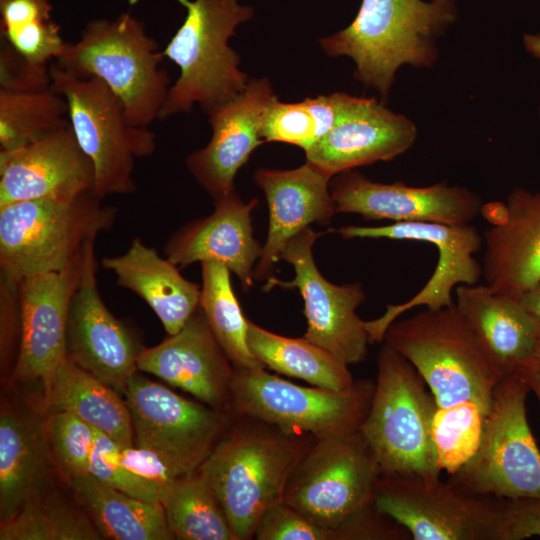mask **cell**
<instances>
[{
	"label": "cell",
	"mask_w": 540,
	"mask_h": 540,
	"mask_svg": "<svg viewBox=\"0 0 540 540\" xmlns=\"http://www.w3.org/2000/svg\"><path fill=\"white\" fill-rule=\"evenodd\" d=\"M276 98L267 78L249 80L239 95L208 114L210 141L187 157L186 166L214 200L234 191L238 170L264 142V116Z\"/></svg>",
	"instance_id": "obj_22"
},
{
	"label": "cell",
	"mask_w": 540,
	"mask_h": 540,
	"mask_svg": "<svg viewBox=\"0 0 540 540\" xmlns=\"http://www.w3.org/2000/svg\"><path fill=\"white\" fill-rule=\"evenodd\" d=\"M119 457L128 470L142 480L157 486L162 494L176 480L187 475L157 452L137 445L120 446Z\"/></svg>",
	"instance_id": "obj_43"
},
{
	"label": "cell",
	"mask_w": 540,
	"mask_h": 540,
	"mask_svg": "<svg viewBox=\"0 0 540 540\" xmlns=\"http://www.w3.org/2000/svg\"><path fill=\"white\" fill-rule=\"evenodd\" d=\"M538 113H539V118H540V105H539V108H538Z\"/></svg>",
	"instance_id": "obj_48"
},
{
	"label": "cell",
	"mask_w": 540,
	"mask_h": 540,
	"mask_svg": "<svg viewBox=\"0 0 540 540\" xmlns=\"http://www.w3.org/2000/svg\"><path fill=\"white\" fill-rule=\"evenodd\" d=\"M530 389L518 375L497 384L475 455L449 480L498 498H540V450L526 413Z\"/></svg>",
	"instance_id": "obj_11"
},
{
	"label": "cell",
	"mask_w": 540,
	"mask_h": 540,
	"mask_svg": "<svg viewBox=\"0 0 540 540\" xmlns=\"http://www.w3.org/2000/svg\"><path fill=\"white\" fill-rule=\"evenodd\" d=\"M0 13L1 38L28 61L48 64L63 52L50 0H0Z\"/></svg>",
	"instance_id": "obj_36"
},
{
	"label": "cell",
	"mask_w": 540,
	"mask_h": 540,
	"mask_svg": "<svg viewBox=\"0 0 540 540\" xmlns=\"http://www.w3.org/2000/svg\"><path fill=\"white\" fill-rule=\"evenodd\" d=\"M214 202L210 215L186 224L171 236L164 247L165 256L179 268L196 262L221 263L239 278L243 291H248L262 251L252 227L251 213L258 201L244 203L234 190Z\"/></svg>",
	"instance_id": "obj_24"
},
{
	"label": "cell",
	"mask_w": 540,
	"mask_h": 540,
	"mask_svg": "<svg viewBox=\"0 0 540 540\" xmlns=\"http://www.w3.org/2000/svg\"><path fill=\"white\" fill-rule=\"evenodd\" d=\"M380 476L360 429L318 438L292 471L283 500L341 540L342 528L374 502Z\"/></svg>",
	"instance_id": "obj_9"
},
{
	"label": "cell",
	"mask_w": 540,
	"mask_h": 540,
	"mask_svg": "<svg viewBox=\"0 0 540 540\" xmlns=\"http://www.w3.org/2000/svg\"><path fill=\"white\" fill-rule=\"evenodd\" d=\"M120 446L97 430L89 474L128 495L147 502L161 503V490L134 475L120 461Z\"/></svg>",
	"instance_id": "obj_40"
},
{
	"label": "cell",
	"mask_w": 540,
	"mask_h": 540,
	"mask_svg": "<svg viewBox=\"0 0 540 540\" xmlns=\"http://www.w3.org/2000/svg\"><path fill=\"white\" fill-rule=\"evenodd\" d=\"M368 414L360 427L381 468V474L440 477L432 440L437 408L417 369L383 343Z\"/></svg>",
	"instance_id": "obj_7"
},
{
	"label": "cell",
	"mask_w": 540,
	"mask_h": 540,
	"mask_svg": "<svg viewBox=\"0 0 540 540\" xmlns=\"http://www.w3.org/2000/svg\"><path fill=\"white\" fill-rule=\"evenodd\" d=\"M456 16L453 0H363L354 21L320 44L330 56L352 58L355 78L378 90L383 103L400 66L433 65L435 40Z\"/></svg>",
	"instance_id": "obj_2"
},
{
	"label": "cell",
	"mask_w": 540,
	"mask_h": 540,
	"mask_svg": "<svg viewBox=\"0 0 540 540\" xmlns=\"http://www.w3.org/2000/svg\"><path fill=\"white\" fill-rule=\"evenodd\" d=\"M416 137L417 128L407 117L375 98L350 96L331 130L305 150L306 161L332 177L391 160L407 151Z\"/></svg>",
	"instance_id": "obj_21"
},
{
	"label": "cell",
	"mask_w": 540,
	"mask_h": 540,
	"mask_svg": "<svg viewBox=\"0 0 540 540\" xmlns=\"http://www.w3.org/2000/svg\"><path fill=\"white\" fill-rule=\"evenodd\" d=\"M158 43L130 12L89 21L54 61L80 77H95L121 100L128 120L148 127L160 118L170 89Z\"/></svg>",
	"instance_id": "obj_5"
},
{
	"label": "cell",
	"mask_w": 540,
	"mask_h": 540,
	"mask_svg": "<svg viewBox=\"0 0 540 540\" xmlns=\"http://www.w3.org/2000/svg\"><path fill=\"white\" fill-rule=\"evenodd\" d=\"M487 413L473 401L437 407L432 420V440L440 472L455 474L476 453Z\"/></svg>",
	"instance_id": "obj_37"
},
{
	"label": "cell",
	"mask_w": 540,
	"mask_h": 540,
	"mask_svg": "<svg viewBox=\"0 0 540 540\" xmlns=\"http://www.w3.org/2000/svg\"><path fill=\"white\" fill-rule=\"evenodd\" d=\"M78 502L92 518L98 532L115 540L174 539L161 503L128 495L90 474L70 479Z\"/></svg>",
	"instance_id": "obj_30"
},
{
	"label": "cell",
	"mask_w": 540,
	"mask_h": 540,
	"mask_svg": "<svg viewBox=\"0 0 540 540\" xmlns=\"http://www.w3.org/2000/svg\"><path fill=\"white\" fill-rule=\"evenodd\" d=\"M177 1L187 15L162 52L178 67L179 76L169 89L160 119L189 112L196 103L210 114L249 82L229 39L239 24L252 17V8L238 0Z\"/></svg>",
	"instance_id": "obj_6"
},
{
	"label": "cell",
	"mask_w": 540,
	"mask_h": 540,
	"mask_svg": "<svg viewBox=\"0 0 540 540\" xmlns=\"http://www.w3.org/2000/svg\"><path fill=\"white\" fill-rule=\"evenodd\" d=\"M455 305L503 372L519 375L540 346V323L518 299L487 284L459 285Z\"/></svg>",
	"instance_id": "obj_26"
},
{
	"label": "cell",
	"mask_w": 540,
	"mask_h": 540,
	"mask_svg": "<svg viewBox=\"0 0 540 540\" xmlns=\"http://www.w3.org/2000/svg\"><path fill=\"white\" fill-rule=\"evenodd\" d=\"M374 387L369 379L355 380L346 390L306 387L270 374L265 367L236 369L232 409L318 439L359 430Z\"/></svg>",
	"instance_id": "obj_12"
},
{
	"label": "cell",
	"mask_w": 540,
	"mask_h": 540,
	"mask_svg": "<svg viewBox=\"0 0 540 540\" xmlns=\"http://www.w3.org/2000/svg\"><path fill=\"white\" fill-rule=\"evenodd\" d=\"M117 209L88 192L70 199H35L0 208V277L22 279L65 270L77 262Z\"/></svg>",
	"instance_id": "obj_4"
},
{
	"label": "cell",
	"mask_w": 540,
	"mask_h": 540,
	"mask_svg": "<svg viewBox=\"0 0 540 540\" xmlns=\"http://www.w3.org/2000/svg\"><path fill=\"white\" fill-rule=\"evenodd\" d=\"M102 538L93 521L68 505L35 500L1 522V540H95Z\"/></svg>",
	"instance_id": "obj_38"
},
{
	"label": "cell",
	"mask_w": 540,
	"mask_h": 540,
	"mask_svg": "<svg viewBox=\"0 0 540 540\" xmlns=\"http://www.w3.org/2000/svg\"><path fill=\"white\" fill-rule=\"evenodd\" d=\"M247 342L256 359L279 374L332 390H346L355 383L347 364L304 337L281 336L248 319Z\"/></svg>",
	"instance_id": "obj_31"
},
{
	"label": "cell",
	"mask_w": 540,
	"mask_h": 540,
	"mask_svg": "<svg viewBox=\"0 0 540 540\" xmlns=\"http://www.w3.org/2000/svg\"><path fill=\"white\" fill-rule=\"evenodd\" d=\"M49 87H51L50 65L28 61L2 39L0 89L31 91Z\"/></svg>",
	"instance_id": "obj_42"
},
{
	"label": "cell",
	"mask_w": 540,
	"mask_h": 540,
	"mask_svg": "<svg viewBox=\"0 0 540 540\" xmlns=\"http://www.w3.org/2000/svg\"><path fill=\"white\" fill-rule=\"evenodd\" d=\"M87 250L65 270L30 276L18 283L20 341L12 374L15 380L41 381L45 386L67 358L68 311Z\"/></svg>",
	"instance_id": "obj_18"
},
{
	"label": "cell",
	"mask_w": 540,
	"mask_h": 540,
	"mask_svg": "<svg viewBox=\"0 0 540 540\" xmlns=\"http://www.w3.org/2000/svg\"><path fill=\"white\" fill-rule=\"evenodd\" d=\"M374 502L413 540H505L504 498L470 492L449 479L381 474Z\"/></svg>",
	"instance_id": "obj_10"
},
{
	"label": "cell",
	"mask_w": 540,
	"mask_h": 540,
	"mask_svg": "<svg viewBox=\"0 0 540 540\" xmlns=\"http://www.w3.org/2000/svg\"><path fill=\"white\" fill-rule=\"evenodd\" d=\"M123 395L136 445L157 452L185 474L201 466L235 414L188 400L137 372Z\"/></svg>",
	"instance_id": "obj_13"
},
{
	"label": "cell",
	"mask_w": 540,
	"mask_h": 540,
	"mask_svg": "<svg viewBox=\"0 0 540 540\" xmlns=\"http://www.w3.org/2000/svg\"><path fill=\"white\" fill-rule=\"evenodd\" d=\"M383 342L417 369L437 407L473 401L488 415L505 375L455 303L394 321Z\"/></svg>",
	"instance_id": "obj_3"
},
{
	"label": "cell",
	"mask_w": 540,
	"mask_h": 540,
	"mask_svg": "<svg viewBox=\"0 0 540 540\" xmlns=\"http://www.w3.org/2000/svg\"><path fill=\"white\" fill-rule=\"evenodd\" d=\"M315 437L235 413L198 468L237 540L254 538L264 511L283 500L288 479Z\"/></svg>",
	"instance_id": "obj_1"
},
{
	"label": "cell",
	"mask_w": 540,
	"mask_h": 540,
	"mask_svg": "<svg viewBox=\"0 0 540 540\" xmlns=\"http://www.w3.org/2000/svg\"><path fill=\"white\" fill-rule=\"evenodd\" d=\"M349 98L340 92L297 103H283L276 98L265 113L261 138L293 144L305 151L331 130Z\"/></svg>",
	"instance_id": "obj_35"
},
{
	"label": "cell",
	"mask_w": 540,
	"mask_h": 540,
	"mask_svg": "<svg viewBox=\"0 0 540 540\" xmlns=\"http://www.w3.org/2000/svg\"><path fill=\"white\" fill-rule=\"evenodd\" d=\"M518 376L526 382L540 404V346L532 362Z\"/></svg>",
	"instance_id": "obj_45"
},
{
	"label": "cell",
	"mask_w": 540,
	"mask_h": 540,
	"mask_svg": "<svg viewBox=\"0 0 540 540\" xmlns=\"http://www.w3.org/2000/svg\"><path fill=\"white\" fill-rule=\"evenodd\" d=\"M201 275L200 308L234 367H264L249 348L248 319L243 315L233 291L229 269L218 262H202Z\"/></svg>",
	"instance_id": "obj_33"
},
{
	"label": "cell",
	"mask_w": 540,
	"mask_h": 540,
	"mask_svg": "<svg viewBox=\"0 0 540 540\" xmlns=\"http://www.w3.org/2000/svg\"><path fill=\"white\" fill-rule=\"evenodd\" d=\"M334 231L344 239L420 241L434 245L438 251L437 265L421 290L404 303L387 305L379 318L365 321L370 344L382 342L388 327L406 311L419 306L431 310L451 306L453 289L477 284L483 276L482 264L474 257L483 246V235L471 223L396 222L383 226L349 225Z\"/></svg>",
	"instance_id": "obj_15"
},
{
	"label": "cell",
	"mask_w": 540,
	"mask_h": 540,
	"mask_svg": "<svg viewBox=\"0 0 540 540\" xmlns=\"http://www.w3.org/2000/svg\"><path fill=\"white\" fill-rule=\"evenodd\" d=\"M505 540L540 537V498H504Z\"/></svg>",
	"instance_id": "obj_44"
},
{
	"label": "cell",
	"mask_w": 540,
	"mask_h": 540,
	"mask_svg": "<svg viewBox=\"0 0 540 540\" xmlns=\"http://www.w3.org/2000/svg\"><path fill=\"white\" fill-rule=\"evenodd\" d=\"M525 49L535 58L540 59V32L536 34H525L523 37Z\"/></svg>",
	"instance_id": "obj_47"
},
{
	"label": "cell",
	"mask_w": 540,
	"mask_h": 540,
	"mask_svg": "<svg viewBox=\"0 0 540 540\" xmlns=\"http://www.w3.org/2000/svg\"><path fill=\"white\" fill-rule=\"evenodd\" d=\"M496 209L483 233L482 275L494 291L518 299L540 282V191L515 188Z\"/></svg>",
	"instance_id": "obj_23"
},
{
	"label": "cell",
	"mask_w": 540,
	"mask_h": 540,
	"mask_svg": "<svg viewBox=\"0 0 540 540\" xmlns=\"http://www.w3.org/2000/svg\"><path fill=\"white\" fill-rule=\"evenodd\" d=\"M168 528L179 540H237L210 485L198 469L162 494Z\"/></svg>",
	"instance_id": "obj_32"
},
{
	"label": "cell",
	"mask_w": 540,
	"mask_h": 540,
	"mask_svg": "<svg viewBox=\"0 0 540 540\" xmlns=\"http://www.w3.org/2000/svg\"><path fill=\"white\" fill-rule=\"evenodd\" d=\"M94 169L67 126L21 148L0 150V208L92 192Z\"/></svg>",
	"instance_id": "obj_20"
},
{
	"label": "cell",
	"mask_w": 540,
	"mask_h": 540,
	"mask_svg": "<svg viewBox=\"0 0 540 540\" xmlns=\"http://www.w3.org/2000/svg\"><path fill=\"white\" fill-rule=\"evenodd\" d=\"M69 124L64 97L42 90L0 89V150H14Z\"/></svg>",
	"instance_id": "obj_34"
},
{
	"label": "cell",
	"mask_w": 540,
	"mask_h": 540,
	"mask_svg": "<svg viewBox=\"0 0 540 540\" xmlns=\"http://www.w3.org/2000/svg\"><path fill=\"white\" fill-rule=\"evenodd\" d=\"M257 540H337L335 532L306 517L284 500L270 506L259 518Z\"/></svg>",
	"instance_id": "obj_41"
},
{
	"label": "cell",
	"mask_w": 540,
	"mask_h": 540,
	"mask_svg": "<svg viewBox=\"0 0 540 540\" xmlns=\"http://www.w3.org/2000/svg\"><path fill=\"white\" fill-rule=\"evenodd\" d=\"M101 265L114 274L118 286L148 304L168 335L180 331L200 306L201 285L183 277L177 265L139 237L124 253L104 257Z\"/></svg>",
	"instance_id": "obj_27"
},
{
	"label": "cell",
	"mask_w": 540,
	"mask_h": 540,
	"mask_svg": "<svg viewBox=\"0 0 540 540\" xmlns=\"http://www.w3.org/2000/svg\"><path fill=\"white\" fill-rule=\"evenodd\" d=\"M55 411L75 414L121 447L133 446L134 431L125 399L116 390L66 358L44 386Z\"/></svg>",
	"instance_id": "obj_29"
},
{
	"label": "cell",
	"mask_w": 540,
	"mask_h": 540,
	"mask_svg": "<svg viewBox=\"0 0 540 540\" xmlns=\"http://www.w3.org/2000/svg\"><path fill=\"white\" fill-rule=\"evenodd\" d=\"M45 426L50 451L69 479L89 474L97 429L65 411L53 412Z\"/></svg>",
	"instance_id": "obj_39"
},
{
	"label": "cell",
	"mask_w": 540,
	"mask_h": 540,
	"mask_svg": "<svg viewBox=\"0 0 540 540\" xmlns=\"http://www.w3.org/2000/svg\"><path fill=\"white\" fill-rule=\"evenodd\" d=\"M50 77L51 88L66 100L77 142L93 165V195L102 200L134 193L136 160L156 151L155 133L133 125L121 100L98 78L76 76L55 62Z\"/></svg>",
	"instance_id": "obj_8"
},
{
	"label": "cell",
	"mask_w": 540,
	"mask_h": 540,
	"mask_svg": "<svg viewBox=\"0 0 540 540\" xmlns=\"http://www.w3.org/2000/svg\"><path fill=\"white\" fill-rule=\"evenodd\" d=\"M336 213L361 215L366 220L470 224L483 209L481 198L468 188L446 182L425 187L402 182H374L348 170L337 174L331 187Z\"/></svg>",
	"instance_id": "obj_17"
},
{
	"label": "cell",
	"mask_w": 540,
	"mask_h": 540,
	"mask_svg": "<svg viewBox=\"0 0 540 540\" xmlns=\"http://www.w3.org/2000/svg\"><path fill=\"white\" fill-rule=\"evenodd\" d=\"M94 245L86 253L83 274L70 302L66 324V355L123 395L128 379L138 371L142 347L124 321L105 305L96 281Z\"/></svg>",
	"instance_id": "obj_16"
},
{
	"label": "cell",
	"mask_w": 540,
	"mask_h": 540,
	"mask_svg": "<svg viewBox=\"0 0 540 540\" xmlns=\"http://www.w3.org/2000/svg\"><path fill=\"white\" fill-rule=\"evenodd\" d=\"M137 368L210 407L234 412L232 383L236 368L213 335L200 306L180 331L154 347L143 348Z\"/></svg>",
	"instance_id": "obj_19"
},
{
	"label": "cell",
	"mask_w": 540,
	"mask_h": 540,
	"mask_svg": "<svg viewBox=\"0 0 540 540\" xmlns=\"http://www.w3.org/2000/svg\"><path fill=\"white\" fill-rule=\"evenodd\" d=\"M49 443L37 419L2 410L0 417V520L6 521L37 500Z\"/></svg>",
	"instance_id": "obj_28"
},
{
	"label": "cell",
	"mask_w": 540,
	"mask_h": 540,
	"mask_svg": "<svg viewBox=\"0 0 540 540\" xmlns=\"http://www.w3.org/2000/svg\"><path fill=\"white\" fill-rule=\"evenodd\" d=\"M322 233L308 227L286 245L281 259L292 265L293 280L267 279L265 290L273 286L296 288L304 301L307 330L304 338L326 349L345 364L364 361L370 345L365 321L356 309L366 294L359 283L336 285L322 276L313 258V245Z\"/></svg>",
	"instance_id": "obj_14"
},
{
	"label": "cell",
	"mask_w": 540,
	"mask_h": 540,
	"mask_svg": "<svg viewBox=\"0 0 540 540\" xmlns=\"http://www.w3.org/2000/svg\"><path fill=\"white\" fill-rule=\"evenodd\" d=\"M256 184L264 191L269 225L254 269V279L272 277L289 241L312 223L328 224L336 213L329 189L331 176L312 163L292 170L258 169Z\"/></svg>",
	"instance_id": "obj_25"
},
{
	"label": "cell",
	"mask_w": 540,
	"mask_h": 540,
	"mask_svg": "<svg viewBox=\"0 0 540 540\" xmlns=\"http://www.w3.org/2000/svg\"><path fill=\"white\" fill-rule=\"evenodd\" d=\"M518 301L540 323V282L519 297Z\"/></svg>",
	"instance_id": "obj_46"
}]
</instances>
